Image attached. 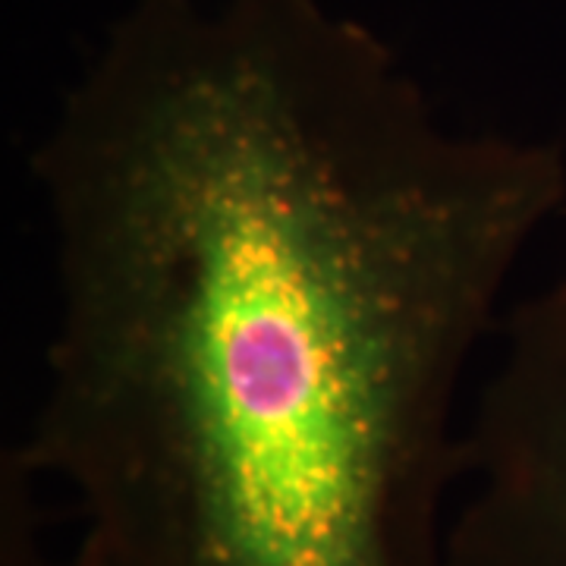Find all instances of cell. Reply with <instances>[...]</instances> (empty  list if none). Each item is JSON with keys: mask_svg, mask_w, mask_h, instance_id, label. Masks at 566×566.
Returning a JSON list of instances; mask_svg holds the SVG:
<instances>
[{"mask_svg": "<svg viewBox=\"0 0 566 566\" xmlns=\"http://www.w3.org/2000/svg\"><path fill=\"white\" fill-rule=\"evenodd\" d=\"M73 566H450L465 375L566 202L327 0H133L32 155Z\"/></svg>", "mask_w": 566, "mask_h": 566, "instance_id": "1", "label": "cell"}, {"mask_svg": "<svg viewBox=\"0 0 566 566\" xmlns=\"http://www.w3.org/2000/svg\"><path fill=\"white\" fill-rule=\"evenodd\" d=\"M465 412L450 566H566V274L504 315Z\"/></svg>", "mask_w": 566, "mask_h": 566, "instance_id": "2", "label": "cell"}]
</instances>
